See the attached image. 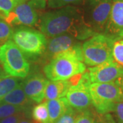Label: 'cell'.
<instances>
[{"mask_svg":"<svg viewBox=\"0 0 123 123\" xmlns=\"http://www.w3.org/2000/svg\"><path fill=\"white\" fill-rule=\"evenodd\" d=\"M0 63L9 76L25 79L30 70L25 55L12 40L0 47Z\"/></svg>","mask_w":123,"mask_h":123,"instance_id":"5b68a950","label":"cell"},{"mask_svg":"<svg viewBox=\"0 0 123 123\" xmlns=\"http://www.w3.org/2000/svg\"><path fill=\"white\" fill-rule=\"evenodd\" d=\"M38 25L40 31L49 38L68 34L78 40H83L97 34L86 26L81 9L75 6H68L42 14Z\"/></svg>","mask_w":123,"mask_h":123,"instance_id":"6da1fadb","label":"cell"},{"mask_svg":"<svg viewBox=\"0 0 123 123\" xmlns=\"http://www.w3.org/2000/svg\"><path fill=\"white\" fill-rule=\"evenodd\" d=\"M27 116H28V113L26 112L19 113L0 120V123H18L21 120V119Z\"/></svg>","mask_w":123,"mask_h":123,"instance_id":"484cf974","label":"cell"},{"mask_svg":"<svg viewBox=\"0 0 123 123\" xmlns=\"http://www.w3.org/2000/svg\"><path fill=\"white\" fill-rule=\"evenodd\" d=\"M91 83L115 82L123 74V67L114 60L88 68Z\"/></svg>","mask_w":123,"mask_h":123,"instance_id":"30bf717a","label":"cell"},{"mask_svg":"<svg viewBox=\"0 0 123 123\" xmlns=\"http://www.w3.org/2000/svg\"><path fill=\"white\" fill-rule=\"evenodd\" d=\"M95 123H116V122L110 114H106L95 116Z\"/></svg>","mask_w":123,"mask_h":123,"instance_id":"83f0119b","label":"cell"},{"mask_svg":"<svg viewBox=\"0 0 123 123\" xmlns=\"http://www.w3.org/2000/svg\"><path fill=\"white\" fill-rule=\"evenodd\" d=\"M49 81L47 77L38 73L27 75L22 82L23 88L27 97L33 102L41 103L44 100L45 89Z\"/></svg>","mask_w":123,"mask_h":123,"instance_id":"7c38bea8","label":"cell"},{"mask_svg":"<svg viewBox=\"0 0 123 123\" xmlns=\"http://www.w3.org/2000/svg\"><path fill=\"white\" fill-rule=\"evenodd\" d=\"M6 75H8L6 73H5V71L3 69V68H1V66H0V79L1 78H2V77H5Z\"/></svg>","mask_w":123,"mask_h":123,"instance_id":"4dcf8cb0","label":"cell"},{"mask_svg":"<svg viewBox=\"0 0 123 123\" xmlns=\"http://www.w3.org/2000/svg\"><path fill=\"white\" fill-rule=\"evenodd\" d=\"M89 91L92 105L99 114L113 112L116 104L123 101V92L115 82L92 83Z\"/></svg>","mask_w":123,"mask_h":123,"instance_id":"3957f363","label":"cell"},{"mask_svg":"<svg viewBox=\"0 0 123 123\" xmlns=\"http://www.w3.org/2000/svg\"><path fill=\"white\" fill-rule=\"evenodd\" d=\"M111 6L112 0H85L81 9L86 26L95 33L103 32Z\"/></svg>","mask_w":123,"mask_h":123,"instance_id":"8992f818","label":"cell"},{"mask_svg":"<svg viewBox=\"0 0 123 123\" xmlns=\"http://www.w3.org/2000/svg\"><path fill=\"white\" fill-rule=\"evenodd\" d=\"M71 86L66 98L71 108L78 112L90 109L92 105L89 87L92 84L88 71L70 79Z\"/></svg>","mask_w":123,"mask_h":123,"instance_id":"ba28073f","label":"cell"},{"mask_svg":"<svg viewBox=\"0 0 123 123\" xmlns=\"http://www.w3.org/2000/svg\"><path fill=\"white\" fill-rule=\"evenodd\" d=\"M25 1L23 0H0V18L6 19L15 7Z\"/></svg>","mask_w":123,"mask_h":123,"instance_id":"ffe728a7","label":"cell"},{"mask_svg":"<svg viewBox=\"0 0 123 123\" xmlns=\"http://www.w3.org/2000/svg\"><path fill=\"white\" fill-rule=\"evenodd\" d=\"M23 1H27V0H23Z\"/></svg>","mask_w":123,"mask_h":123,"instance_id":"1f68e13d","label":"cell"},{"mask_svg":"<svg viewBox=\"0 0 123 123\" xmlns=\"http://www.w3.org/2000/svg\"><path fill=\"white\" fill-rule=\"evenodd\" d=\"M70 86V79L64 81H49L45 89L44 98L49 101L64 97Z\"/></svg>","mask_w":123,"mask_h":123,"instance_id":"5bb4252c","label":"cell"},{"mask_svg":"<svg viewBox=\"0 0 123 123\" xmlns=\"http://www.w3.org/2000/svg\"><path fill=\"white\" fill-rule=\"evenodd\" d=\"M85 0H48L47 4L52 9L61 8L68 6L82 4Z\"/></svg>","mask_w":123,"mask_h":123,"instance_id":"603a6c76","label":"cell"},{"mask_svg":"<svg viewBox=\"0 0 123 123\" xmlns=\"http://www.w3.org/2000/svg\"><path fill=\"white\" fill-rule=\"evenodd\" d=\"M18 123H36L33 120H30V119L27 118V116H26V117H25V118H23V119H21V120Z\"/></svg>","mask_w":123,"mask_h":123,"instance_id":"f546056e","label":"cell"},{"mask_svg":"<svg viewBox=\"0 0 123 123\" xmlns=\"http://www.w3.org/2000/svg\"><path fill=\"white\" fill-rule=\"evenodd\" d=\"M13 33L12 26L4 19L0 18V47L12 40Z\"/></svg>","mask_w":123,"mask_h":123,"instance_id":"44dd1931","label":"cell"},{"mask_svg":"<svg viewBox=\"0 0 123 123\" xmlns=\"http://www.w3.org/2000/svg\"><path fill=\"white\" fill-rule=\"evenodd\" d=\"M49 111V123H54L65 113L70 105L66 97L46 101Z\"/></svg>","mask_w":123,"mask_h":123,"instance_id":"2e32d148","label":"cell"},{"mask_svg":"<svg viewBox=\"0 0 123 123\" xmlns=\"http://www.w3.org/2000/svg\"><path fill=\"white\" fill-rule=\"evenodd\" d=\"M79 42L73 36L68 34L51 38L47 40L45 51L43 54V60L48 63L57 55L69 49Z\"/></svg>","mask_w":123,"mask_h":123,"instance_id":"4fadbf2b","label":"cell"},{"mask_svg":"<svg viewBox=\"0 0 123 123\" xmlns=\"http://www.w3.org/2000/svg\"><path fill=\"white\" fill-rule=\"evenodd\" d=\"M23 79L9 75L0 79V101L22 83Z\"/></svg>","mask_w":123,"mask_h":123,"instance_id":"e0dca14e","label":"cell"},{"mask_svg":"<svg viewBox=\"0 0 123 123\" xmlns=\"http://www.w3.org/2000/svg\"><path fill=\"white\" fill-rule=\"evenodd\" d=\"M104 34L114 40L123 38V0H112Z\"/></svg>","mask_w":123,"mask_h":123,"instance_id":"8fae6325","label":"cell"},{"mask_svg":"<svg viewBox=\"0 0 123 123\" xmlns=\"http://www.w3.org/2000/svg\"><path fill=\"white\" fill-rule=\"evenodd\" d=\"M116 119V123H123V101L118 103L114 111Z\"/></svg>","mask_w":123,"mask_h":123,"instance_id":"4316f807","label":"cell"},{"mask_svg":"<svg viewBox=\"0 0 123 123\" xmlns=\"http://www.w3.org/2000/svg\"><path fill=\"white\" fill-rule=\"evenodd\" d=\"M115 40L104 34L97 33L82 44L84 62L93 67L113 60L112 49Z\"/></svg>","mask_w":123,"mask_h":123,"instance_id":"277c9868","label":"cell"},{"mask_svg":"<svg viewBox=\"0 0 123 123\" xmlns=\"http://www.w3.org/2000/svg\"><path fill=\"white\" fill-rule=\"evenodd\" d=\"M0 102L13 105L30 108L33 101H31L27 97L26 94L25 93L24 90L23 88L22 83H21L14 90L8 93Z\"/></svg>","mask_w":123,"mask_h":123,"instance_id":"9a60e30c","label":"cell"},{"mask_svg":"<svg viewBox=\"0 0 123 123\" xmlns=\"http://www.w3.org/2000/svg\"><path fill=\"white\" fill-rule=\"evenodd\" d=\"M79 113L70 107L54 123H75Z\"/></svg>","mask_w":123,"mask_h":123,"instance_id":"cb8c5ba5","label":"cell"},{"mask_svg":"<svg viewBox=\"0 0 123 123\" xmlns=\"http://www.w3.org/2000/svg\"><path fill=\"white\" fill-rule=\"evenodd\" d=\"M46 6V0H27L17 5L5 21L11 26H35L39 21L38 12Z\"/></svg>","mask_w":123,"mask_h":123,"instance_id":"9c48e42d","label":"cell"},{"mask_svg":"<svg viewBox=\"0 0 123 123\" xmlns=\"http://www.w3.org/2000/svg\"><path fill=\"white\" fill-rule=\"evenodd\" d=\"M86 70L82 44L80 42L57 55L43 68L45 77L50 81L68 80L84 73Z\"/></svg>","mask_w":123,"mask_h":123,"instance_id":"7a4b0ae2","label":"cell"},{"mask_svg":"<svg viewBox=\"0 0 123 123\" xmlns=\"http://www.w3.org/2000/svg\"><path fill=\"white\" fill-rule=\"evenodd\" d=\"M33 120L36 123H49V111L47 102L40 103L31 111Z\"/></svg>","mask_w":123,"mask_h":123,"instance_id":"ac0fdd59","label":"cell"},{"mask_svg":"<svg viewBox=\"0 0 123 123\" xmlns=\"http://www.w3.org/2000/svg\"><path fill=\"white\" fill-rule=\"evenodd\" d=\"M12 40L28 57L43 55L45 51L47 40L41 31L30 27H21L14 31Z\"/></svg>","mask_w":123,"mask_h":123,"instance_id":"52a82bcc","label":"cell"},{"mask_svg":"<svg viewBox=\"0 0 123 123\" xmlns=\"http://www.w3.org/2000/svg\"><path fill=\"white\" fill-rule=\"evenodd\" d=\"M30 108L10 105L0 102V120L7 118L12 115L26 112L28 113Z\"/></svg>","mask_w":123,"mask_h":123,"instance_id":"d6986e66","label":"cell"},{"mask_svg":"<svg viewBox=\"0 0 123 123\" xmlns=\"http://www.w3.org/2000/svg\"><path fill=\"white\" fill-rule=\"evenodd\" d=\"M113 60L123 67V38L115 40L112 49Z\"/></svg>","mask_w":123,"mask_h":123,"instance_id":"7402d4cb","label":"cell"},{"mask_svg":"<svg viewBox=\"0 0 123 123\" xmlns=\"http://www.w3.org/2000/svg\"><path fill=\"white\" fill-rule=\"evenodd\" d=\"M115 83L118 86L123 92V74L117 79V80L115 81Z\"/></svg>","mask_w":123,"mask_h":123,"instance_id":"f1b7e54d","label":"cell"},{"mask_svg":"<svg viewBox=\"0 0 123 123\" xmlns=\"http://www.w3.org/2000/svg\"><path fill=\"white\" fill-rule=\"evenodd\" d=\"M75 123H95V115L90 110L79 112Z\"/></svg>","mask_w":123,"mask_h":123,"instance_id":"d4e9b609","label":"cell"}]
</instances>
